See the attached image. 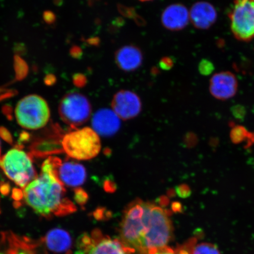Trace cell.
Listing matches in <instances>:
<instances>
[{
    "label": "cell",
    "mask_w": 254,
    "mask_h": 254,
    "mask_svg": "<svg viewBox=\"0 0 254 254\" xmlns=\"http://www.w3.org/2000/svg\"><path fill=\"white\" fill-rule=\"evenodd\" d=\"M169 212L155 203L135 199L124 211L121 241L136 254H154L168 246L173 230Z\"/></svg>",
    "instance_id": "cell-1"
},
{
    "label": "cell",
    "mask_w": 254,
    "mask_h": 254,
    "mask_svg": "<svg viewBox=\"0 0 254 254\" xmlns=\"http://www.w3.org/2000/svg\"><path fill=\"white\" fill-rule=\"evenodd\" d=\"M64 186L57 179L49 160L44 162L39 177L25 187L24 201L44 217L64 216L74 212L76 206L65 196Z\"/></svg>",
    "instance_id": "cell-2"
},
{
    "label": "cell",
    "mask_w": 254,
    "mask_h": 254,
    "mask_svg": "<svg viewBox=\"0 0 254 254\" xmlns=\"http://www.w3.org/2000/svg\"><path fill=\"white\" fill-rule=\"evenodd\" d=\"M62 145L69 157L78 160H91L97 156L101 149L99 135L89 127L66 134L63 138Z\"/></svg>",
    "instance_id": "cell-3"
},
{
    "label": "cell",
    "mask_w": 254,
    "mask_h": 254,
    "mask_svg": "<svg viewBox=\"0 0 254 254\" xmlns=\"http://www.w3.org/2000/svg\"><path fill=\"white\" fill-rule=\"evenodd\" d=\"M15 116L18 125L27 129H38L49 122L50 111L47 101L31 94L22 98L16 106Z\"/></svg>",
    "instance_id": "cell-4"
},
{
    "label": "cell",
    "mask_w": 254,
    "mask_h": 254,
    "mask_svg": "<svg viewBox=\"0 0 254 254\" xmlns=\"http://www.w3.org/2000/svg\"><path fill=\"white\" fill-rule=\"evenodd\" d=\"M0 168L8 179L22 189L37 177L30 157L20 149H11L4 156L0 155Z\"/></svg>",
    "instance_id": "cell-5"
},
{
    "label": "cell",
    "mask_w": 254,
    "mask_h": 254,
    "mask_svg": "<svg viewBox=\"0 0 254 254\" xmlns=\"http://www.w3.org/2000/svg\"><path fill=\"white\" fill-rule=\"evenodd\" d=\"M59 111L63 122L75 127L83 125L90 118L92 107L85 95L71 92L63 97Z\"/></svg>",
    "instance_id": "cell-6"
},
{
    "label": "cell",
    "mask_w": 254,
    "mask_h": 254,
    "mask_svg": "<svg viewBox=\"0 0 254 254\" xmlns=\"http://www.w3.org/2000/svg\"><path fill=\"white\" fill-rule=\"evenodd\" d=\"M229 17L237 39L249 42L254 39V0H234Z\"/></svg>",
    "instance_id": "cell-7"
},
{
    "label": "cell",
    "mask_w": 254,
    "mask_h": 254,
    "mask_svg": "<svg viewBox=\"0 0 254 254\" xmlns=\"http://www.w3.org/2000/svg\"><path fill=\"white\" fill-rule=\"evenodd\" d=\"M81 254H131L132 253L121 240L104 236L95 230L81 238L79 244Z\"/></svg>",
    "instance_id": "cell-8"
},
{
    "label": "cell",
    "mask_w": 254,
    "mask_h": 254,
    "mask_svg": "<svg viewBox=\"0 0 254 254\" xmlns=\"http://www.w3.org/2000/svg\"><path fill=\"white\" fill-rule=\"evenodd\" d=\"M54 174L64 186L78 189L87 179V171L82 165L74 161L63 162L61 159L50 157Z\"/></svg>",
    "instance_id": "cell-9"
},
{
    "label": "cell",
    "mask_w": 254,
    "mask_h": 254,
    "mask_svg": "<svg viewBox=\"0 0 254 254\" xmlns=\"http://www.w3.org/2000/svg\"><path fill=\"white\" fill-rule=\"evenodd\" d=\"M111 107L120 119L127 121L139 115L142 103L140 98L134 92L122 90L114 95Z\"/></svg>",
    "instance_id": "cell-10"
},
{
    "label": "cell",
    "mask_w": 254,
    "mask_h": 254,
    "mask_svg": "<svg viewBox=\"0 0 254 254\" xmlns=\"http://www.w3.org/2000/svg\"><path fill=\"white\" fill-rule=\"evenodd\" d=\"M237 90V79L230 71L217 73L212 76L209 82V91L218 100H229L236 94Z\"/></svg>",
    "instance_id": "cell-11"
},
{
    "label": "cell",
    "mask_w": 254,
    "mask_h": 254,
    "mask_svg": "<svg viewBox=\"0 0 254 254\" xmlns=\"http://www.w3.org/2000/svg\"><path fill=\"white\" fill-rule=\"evenodd\" d=\"M114 60L118 68L126 72L138 69L144 61V55L139 48L133 44L126 45L116 51Z\"/></svg>",
    "instance_id": "cell-12"
},
{
    "label": "cell",
    "mask_w": 254,
    "mask_h": 254,
    "mask_svg": "<svg viewBox=\"0 0 254 254\" xmlns=\"http://www.w3.org/2000/svg\"><path fill=\"white\" fill-rule=\"evenodd\" d=\"M190 12L185 5L177 3L168 6L161 14L162 25L167 30L179 31L189 24Z\"/></svg>",
    "instance_id": "cell-13"
},
{
    "label": "cell",
    "mask_w": 254,
    "mask_h": 254,
    "mask_svg": "<svg viewBox=\"0 0 254 254\" xmlns=\"http://www.w3.org/2000/svg\"><path fill=\"white\" fill-rule=\"evenodd\" d=\"M189 12L190 20L197 29H209L217 21V12L214 5L208 2H195Z\"/></svg>",
    "instance_id": "cell-14"
},
{
    "label": "cell",
    "mask_w": 254,
    "mask_h": 254,
    "mask_svg": "<svg viewBox=\"0 0 254 254\" xmlns=\"http://www.w3.org/2000/svg\"><path fill=\"white\" fill-rule=\"evenodd\" d=\"M93 129L98 134L110 136L116 134L120 127L119 117L113 110L104 109L97 111L91 123Z\"/></svg>",
    "instance_id": "cell-15"
},
{
    "label": "cell",
    "mask_w": 254,
    "mask_h": 254,
    "mask_svg": "<svg viewBox=\"0 0 254 254\" xmlns=\"http://www.w3.org/2000/svg\"><path fill=\"white\" fill-rule=\"evenodd\" d=\"M44 242L49 249L57 253L65 252L71 246L70 236L67 232L55 229L49 232L44 238Z\"/></svg>",
    "instance_id": "cell-16"
},
{
    "label": "cell",
    "mask_w": 254,
    "mask_h": 254,
    "mask_svg": "<svg viewBox=\"0 0 254 254\" xmlns=\"http://www.w3.org/2000/svg\"><path fill=\"white\" fill-rule=\"evenodd\" d=\"M117 7H118L120 13L124 17L132 19L139 26H144L145 25V20L136 12L135 8L127 7V6L122 4H119L117 5Z\"/></svg>",
    "instance_id": "cell-17"
},
{
    "label": "cell",
    "mask_w": 254,
    "mask_h": 254,
    "mask_svg": "<svg viewBox=\"0 0 254 254\" xmlns=\"http://www.w3.org/2000/svg\"><path fill=\"white\" fill-rule=\"evenodd\" d=\"M190 254H221L217 247L209 243H200L193 245Z\"/></svg>",
    "instance_id": "cell-18"
},
{
    "label": "cell",
    "mask_w": 254,
    "mask_h": 254,
    "mask_svg": "<svg viewBox=\"0 0 254 254\" xmlns=\"http://www.w3.org/2000/svg\"><path fill=\"white\" fill-rule=\"evenodd\" d=\"M214 68L213 63L207 59H202L199 63L198 71L202 75L207 76L211 74Z\"/></svg>",
    "instance_id": "cell-19"
},
{
    "label": "cell",
    "mask_w": 254,
    "mask_h": 254,
    "mask_svg": "<svg viewBox=\"0 0 254 254\" xmlns=\"http://www.w3.org/2000/svg\"><path fill=\"white\" fill-rule=\"evenodd\" d=\"M176 192L181 198L186 199L192 194V190L190 186L186 184H180L176 187Z\"/></svg>",
    "instance_id": "cell-20"
},
{
    "label": "cell",
    "mask_w": 254,
    "mask_h": 254,
    "mask_svg": "<svg viewBox=\"0 0 254 254\" xmlns=\"http://www.w3.org/2000/svg\"><path fill=\"white\" fill-rule=\"evenodd\" d=\"M174 59L171 57H164L159 62L160 67L165 71H169L174 66Z\"/></svg>",
    "instance_id": "cell-21"
},
{
    "label": "cell",
    "mask_w": 254,
    "mask_h": 254,
    "mask_svg": "<svg viewBox=\"0 0 254 254\" xmlns=\"http://www.w3.org/2000/svg\"><path fill=\"white\" fill-rule=\"evenodd\" d=\"M75 199L78 204L83 205L87 201L88 195L84 190L78 188L75 190Z\"/></svg>",
    "instance_id": "cell-22"
},
{
    "label": "cell",
    "mask_w": 254,
    "mask_h": 254,
    "mask_svg": "<svg viewBox=\"0 0 254 254\" xmlns=\"http://www.w3.org/2000/svg\"><path fill=\"white\" fill-rule=\"evenodd\" d=\"M154 254H190L188 251L187 250H175L171 248L166 246L159 250L158 252Z\"/></svg>",
    "instance_id": "cell-23"
},
{
    "label": "cell",
    "mask_w": 254,
    "mask_h": 254,
    "mask_svg": "<svg viewBox=\"0 0 254 254\" xmlns=\"http://www.w3.org/2000/svg\"><path fill=\"white\" fill-rule=\"evenodd\" d=\"M104 190L108 193H114L117 189V184L113 179H107L104 182Z\"/></svg>",
    "instance_id": "cell-24"
},
{
    "label": "cell",
    "mask_w": 254,
    "mask_h": 254,
    "mask_svg": "<svg viewBox=\"0 0 254 254\" xmlns=\"http://www.w3.org/2000/svg\"><path fill=\"white\" fill-rule=\"evenodd\" d=\"M0 136L9 144H12V139L10 133L4 127H0Z\"/></svg>",
    "instance_id": "cell-25"
},
{
    "label": "cell",
    "mask_w": 254,
    "mask_h": 254,
    "mask_svg": "<svg viewBox=\"0 0 254 254\" xmlns=\"http://www.w3.org/2000/svg\"><path fill=\"white\" fill-rule=\"evenodd\" d=\"M158 202L161 207H165V206H166L169 204L170 199L167 196L163 195L160 196V197L158 199Z\"/></svg>",
    "instance_id": "cell-26"
},
{
    "label": "cell",
    "mask_w": 254,
    "mask_h": 254,
    "mask_svg": "<svg viewBox=\"0 0 254 254\" xmlns=\"http://www.w3.org/2000/svg\"><path fill=\"white\" fill-rule=\"evenodd\" d=\"M24 194L23 192H22L20 190L14 189L13 190V193H12V197L15 200H20L23 198Z\"/></svg>",
    "instance_id": "cell-27"
},
{
    "label": "cell",
    "mask_w": 254,
    "mask_h": 254,
    "mask_svg": "<svg viewBox=\"0 0 254 254\" xmlns=\"http://www.w3.org/2000/svg\"><path fill=\"white\" fill-rule=\"evenodd\" d=\"M171 206L174 212H180L182 210V205L179 202H174Z\"/></svg>",
    "instance_id": "cell-28"
},
{
    "label": "cell",
    "mask_w": 254,
    "mask_h": 254,
    "mask_svg": "<svg viewBox=\"0 0 254 254\" xmlns=\"http://www.w3.org/2000/svg\"><path fill=\"white\" fill-rule=\"evenodd\" d=\"M0 190H1L3 194L7 195L9 191V186L8 184H2L1 187H0Z\"/></svg>",
    "instance_id": "cell-29"
},
{
    "label": "cell",
    "mask_w": 254,
    "mask_h": 254,
    "mask_svg": "<svg viewBox=\"0 0 254 254\" xmlns=\"http://www.w3.org/2000/svg\"><path fill=\"white\" fill-rule=\"evenodd\" d=\"M176 190H174L170 189L168 190V195L170 196L171 195H174V193H176Z\"/></svg>",
    "instance_id": "cell-30"
},
{
    "label": "cell",
    "mask_w": 254,
    "mask_h": 254,
    "mask_svg": "<svg viewBox=\"0 0 254 254\" xmlns=\"http://www.w3.org/2000/svg\"><path fill=\"white\" fill-rule=\"evenodd\" d=\"M151 72H152V74H153V73H154V75L155 74L157 75L158 74V73L159 72V70H158V69H157V68L155 67V68L152 69Z\"/></svg>",
    "instance_id": "cell-31"
},
{
    "label": "cell",
    "mask_w": 254,
    "mask_h": 254,
    "mask_svg": "<svg viewBox=\"0 0 254 254\" xmlns=\"http://www.w3.org/2000/svg\"><path fill=\"white\" fill-rule=\"evenodd\" d=\"M138 1L141 2H148L153 1V0H138Z\"/></svg>",
    "instance_id": "cell-32"
},
{
    "label": "cell",
    "mask_w": 254,
    "mask_h": 254,
    "mask_svg": "<svg viewBox=\"0 0 254 254\" xmlns=\"http://www.w3.org/2000/svg\"><path fill=\"white\" fill-rule=\"evenodd\" d=\"M66 254H71L70 252H67V253H66Z\"/></svg>",
    "instance_id": "cell-33"
},
{
    "label": "cell",
    "mask_w": 254,
    "mask_h": 254,
    "mask_svg": "<svg viewBox=\"0 0 254 254\" xmlns=\"http://www.w3.org/2000/svg\"><path fill=\"white\" fill-rule=\"evenodd\" d=\"M0 155H1V151H0Z\"/></svg>",
    "instance_id": "cell-34"
}]
</instances>
